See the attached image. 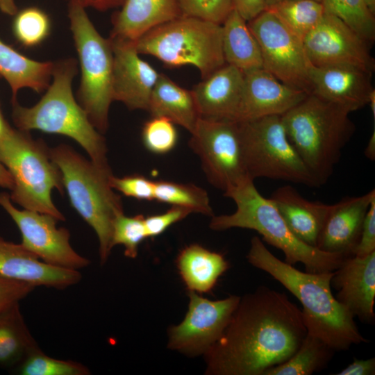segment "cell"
<instances>
[{"label": "cell", "instance_id": "6da1fadb", "mask_svg": "<svg viewBox=\"0 0 375 375\" xmlns=\"http://www.w3.org/2000/svg\"><path fill=\"white\" fill-rule=\"evenodd\" d=\"M307 333L297 305L261 285L240 297L222 336L205 353L207 374L263 375L292 356Z\"/></svg>", "mask_w": 375, "mask_h": 375}, {"label": "cell", "instance_id": "7a4b0ae2", "mask_svg": "<svg viewBox=\"0 0 375 375\" xmlns=\"http://www.w3.org/2000/svg\"><path fill=\"white\" fill-rule=\"evenodd\" d=\"M248 262L278 281L300 301L308 333L335 351L367 342L360 333L353 315L331 292L333 272H301L272 254L258 236H253L247 256Z\"/></svg>", "mask_w": 375, "mask_h": 375}, {"label": "cell", "instance_id": "3957f363", "mask_svg": "<svg viewBox=\"0 0 375 375\" xmlns=\"http://www.w3.org/2000/svg\"><path fill=\"white\" fill-rule=\"evenodd\" d=\"M224 195L233 200L236 210L230 215H213L209 225L211 229L254 230L265 242L284 253L285 262L292 265L301 262L308 272H333L346 258L321 251L297 238L272 201L258 191L251 178H247L229 188Z\"/></svg>", "mask_w": 375, "mask_h": 375}, {"label": "cell", "instance_id": "277c9868", "mask_svg": "<svg viewBox=\"0 0 375 375\" xmlns=\"http://www.w3.org/2000/svg\"><path fill=\"white\" fill-rule=\"evenodd\" d=\"M350 113L310 93L281 115L290 142L319 185L332 174L356 131Z\"/></svg>", "mask_w": 375, "mask_h": 375}, {"label": "cell", "instance_id": "5b68a950", "mask_svg": "<svg viewBox=\"0 0 375 375\" xmlns=\"http://www.w3.org/2000/svg\"><path fill=\"white\" fill-rule=\"evenodd\" d=\"M77 74L74 58L53 62V82L42 99L28 108L12 101V119L19 130H40L66 135L74 140L93 162L108 165L105 140L90 122L72 92V81Z\"/></svg>", "mask_w": 375, "mask_h": 375}, {"label": "cell", "instance_id": "8992f818", "mask_svg": "<svg viewBox=\"0 0 375 375\" xmlns=\"http://www.w3.org/2000/svg\"><path fill=\"white\" fill-rule=\"evenodd\" d=\"M49 152L61 172L72 206L97 235L103 265L112 249L114 220L124 212L121 197L110 185V167L85 159L67 144L50 149Z\"/></svg>", "mask_w": 375, "mask_h": 375}, {"label": "cell", "instance_id": "52a82bcc", "mask_svg": "<svg viewBox=\"0 0 375 375\" xmlns=\"http://www.w3.org/2000/svg\"><path fill=\"white\" fill-rule=\"evenodd\" d=\"M0 162L13 181L9 194L12 202L24 209L65 220L51 196L53 189L63 191L61 172L42 141L33 140L27 131L10 127L0 138Z\"/></svg>", "mask_w": 375, "mask_h": 375}, {"label": "cell", "instance_id": "ba28073f", "mask_svg": "<svg viewBox=\"0 0 375 375\" xmlns=\"http://www.w3.org/2000/svg\"><path fill=\"white\" fill-rule=\"evenodd\" d=\"M222 35L220 24L180 16L151 29L135 44L140 54L171 67L194 66L205 78L226 64Z\"/></svg>", "mask_w": 375, "mask_h": 375}, {"label": "cell", "instance_id": "9c48e42d", "mask_svg": "<svg viewBox=\"0 0 375 375\" xmlns=\"http://www.w3.org/2000/svg\"><path fill=\"white\" fill-rule=\"evenodd\" d=\"M68 16L81 66L78 103L92 124L102 133L108 128L113 101L112 44L110 39L97 31L83 6L69 2Z\"/></svg>", "mask_w": 375, "mask_h": 375}, {"label": "cell", "instance_id": "30bf717a", "mask_svg": "<svg viewBox=\"0 0 375 375\" xmlns=\"http://www.w3.org/2000/svg\"><path fill=\"white\" fill-rule=\"evenodd\" d=\"M247 176L319 187L290 142L281 115L238 122Z\"/></svg>", "mask_w": 375, "mask_h": 375}, {"label": "cell", "instance_id": "8fae6325", "mask_svg": "<svg viewBox=\"0 0 375 375\" xmlns=\"http://www.w3.org/2000/svg\"><path fill=\"white\" fill-rule=\"evenodd\" d=\"M190 134L189 146L213 186L224 192L249 178L238 122L199 117Z\"/></svg>", "mask_w": 375, "mask_h": 375}, {"label": "cell", "instance_id": "7c38bea8", "mask_svg": "<svg viewBox=\"0 0 375 375\" xmlns=\"http://www.w3.org/2000/svg\"><path fill=\"white\" fill-rule=\"evenodd\" d=\"M247 25L258 43L263 69L284 84L312 93V65L303 42L268 9L247 22Z\"/></svg>", "mask_w": 375, "mask_h": 375}, {"label": "cell", "instance_id": "4fadbf2b", "mask_svg": "<svg viewBox=\"0 0 375 375\" xmlns=\"http://www.w3.org/2000/svg\"><path fill=\"white\" fill-rule=\"evenodd\" d=\"M0 206L17 226L22 244L40 260L62 269L79 271L90 261L78 253L69 242V231L56 226L58 221L52 215L16 208L10 194L0 193Z\"/></svg>", "mask_w": 375, "mask_h": 375}, {"label": "cell", "instance_id": "5bb4252c", "mask_svg": "<svg viewBox=\"0 0 375 375\" xmlns=\"http://www.w3.org/2000/svg\"><path fill=\"white\" fill-rule=\"evenodd\" d=\"M184 319L170 328L168 347L188 356L206 353L220 338L240 297L231 295L212 301L189 290Z\"/></svg>", "mask_w": 375, "mask_h": 375}, {"label": "cell", "instance_id": "9a60e30c", "mask_svg": "<svg viewBox=\"0 0 375 375\" xmlns=\"http://www.w3.org/2000/svg\"><path fill=\"white\" fill-rule=\"evenodd\" d=\"M303 44L315 67L349 66L373 74L375 60L370 45L338 18L324 13Z\"/></svg>", "mask_w": 375, "mask_h": 375}, {"label": "cell", "instance_id": "2e32d148", "mask_svg": "<svg viewBox=\"0 0 375 375\" xmlns=\"http://www.w3.org/2000/svg\"><path fill=\"white\" fill-rule=\"evenodd\" d=\"M113 52L112 98L131 110H148L160 74L140 57L134 42L110 38Z\"/></svg>", "mask_w": 375, "mask_h": 375}, {"label": "cell", "instance_id": "e0dca14e", "mask_svg": "<svg viewBox=\"0 0 375 375\" xmlns=\"http://www.w3.org/2000/svg\"><path fill=\"white\" fill-rule=\"evenodd\" d=\"M290 87L263 68L244 73V82L235 122L283 115L307 95Z\"/></svg>", "mask_w": 375, "mask_h": 375}, {"label": "cell", "instance_id": "ac0fdd59", "mask_svg": "<svg viewBox=\"0 0 375 375\" xmlns=\"http://www.w3.org/2000/svg\"><path fill=\"white\" fill-rule=\"evenodd\" d=\"M331 286L335 298L365 323L374 319L375 251L365 256L346 257L333 271Z\"/></svg>", "mask_w": 375, "mask_h": 375}, {"label": "cell", "instance_id": "d6986e66", "mask_svg": "<svg viewBox=\"0 0 375 375\" xmlns=\"http://www.w3.org/2000/svg\"><path fill=\"white\" fill-rule=\"evenodd\" d=\"M374 189L358 197H347L333 203L317 239L321 251L353 256L361 234L365 217L373 198Z\"/></svg>", "mask_w": 375, "mask_h": 375}, {"label": "cell", "instance_id": "ffe728a7", "mask_svg": "<svg viewBox=\"0 0 375 375\" xmlns=\"http://www.w3.org/2000/svg\"><path fill=\"white\" fill-rule=\"evenodd\" d=\"M372 74L349 66L315 67L310 70L312 93L351 112L369 103L374 90Z\"/></svg>", "mask_w": 375, "mask_h": 375}, {"label": "cell", "instance_id": "44dd1931", "mask_svg": "<svg viewBox=\"0 0 375 375\" xmlns=\"http://www.w3.org/2000/svg\"><path fill=\"white\" fill-rule=\"evenodd\" d=\"M0 275L24 282L35 288L65 290L80 282V271L56 267L44 263L22 244L0 236Z\"/></svg>", "mask_w": 375, "mask_h": 375}, {"label": "cell", "instance_id": "7402d4cb", "mask_svg": "<svg viewBox=\"0 0 375 375\" xmlns=\"http://www.w3.org/2000/svg\"><path fill=\"white\" fill-rule=\"evenodd\" d=\"M244 73L225 64L194 87L192 92L200 117L235 121Z\"/></svg>", "mask_w": 375, "mask_h": 375}, {"label": "cell", "instance_id": "603a6c76", "mask_svg": "<svg viewBox=\"0 0 375 375\" xmlns=\"http://www.w3.org/2000/svg\"><path fill=\"white\" fill-rule=\"evenodd\" d=\"M269 199L294 235L306 244L316 247L332 204L309 201L290 185L278 188Z\"/></svg>", "mask_w": 375, "mask_h": 375}, {"label": "cell", "instance_id": "cb8c5ba5", "mask_svg": "<svg viewBox=\"0 0 375 375\" xmlns=\"http://www.w3.org/2000/svg\"><path fill=\"white\" fill-rule=\"evenodd\" d=\"M180 16L176 0H125L113 18L110 38L135 43L151 29Z\"/></svg>", "mask_w": 375, "mask_h": 375}, {"label": "cell", "instance_id": "d4e9b609", "mask_svg": "<svg viewBox=\"0 0 375 375\" xmlns=\"http://www.w3.org/2000/svg\"><path fill=\"white\" fill-rule=\"evenodd\" d=\"M148 111L152 117L168 119L190 133L200 117L192 90L160 74L152 91Z\"/></svg>", "mask_w": 375, "mask_h": 375}, {"label": "cell", "instance_id": "484cf974", "mask_svg": "<svg viewBox=\"0 0 375 375\" xmlns=\"http://www.w3.org/2000/svg\"><path fill=\"white\" fill-rule=\"evenodd\" d=\"M53 62L32 60L4 43L0 39V77L10 87L12 101L17 92L24 88L36 92L47 90L52 76Z\"/></svg>", "mask_w": 375, "mask_h": 375}, {"label": "cell", "instance_id": "4316f807", "mask_svg": "<svg viewBox=\"0 0 375 375\" xmlns=\"http://www.w3.org/2000/svg\"><path fill=\"white\" fill-rule=\"evenodd\" d=\"M222 28V51L225 62L243 73L263 68L258 43L250 31L247 22L233 9Z\"/></svg>", "mask_w": 375, "mask_h": 375}, {"label": "cell", "instance_id": "83f0119b", "mask_svg": "<svg viewBox=\"0 0 375 375\" xmlns=\"http://www.w3.org/2000/svg\"><path fill=\"white\" fill-rule=\"evenodd\" d=\"M181 278L189 290L208 292L228 269L224 256L193 244L185 247L176 260Z\"/></svg>", "mask_w": 375, "mask_h": 375}, {"label": "cell", "instance_id": "f1b7e54d", "mask_svg": "<svg viewBox=\"0 0 375 375\" xmlns=\"http://www.w3.org/2000/svg\"><path fill=\"white\" fill-rule=\"evenodd\" d=\"M38 348L25 323L19 303L0 313V367L15 369Z\"/></svg>", "mask_w": 375, "mask_h": 375}, {"label": "cell", "instance_id": "f546056e", "mask_svg": "<svg viewBox=\"0 0 375 375\" xmlns=\"http://www.w3.org/2000/svg\"><path fill=\"white\" fill-rule=\"evenodd\" d=\"M334 353L322 340L307 333L292 356L268 369L263 375H310L326 367Z\"/></svg>", "mask_w": 375, "mask_h": 375}, {"label": "cell", "instance_id": "4dcf8cb0", "mask_svg": "<svg viewBox=\"0 0 375 375\" xmlns=\"http://www.w3.org/2000/svg\"><path fill=\"white\" fill-rule=\"evenodd\" d=\"M267 9L302 42L324 15L322 3L314 0H281Z\"/></svg>", "mask_w": 375, "mask_h": 375}, {"label": "cell", "instance_id": "1f68e13d", "mask_svg": "<svg viewBox=\"0 0 375 375\" xmlns=\"http://www.w3.org/2000/svg\"><path fill=\"white\" fill-rule=\"evenodd\" d=\"M153 200L172 206L184 208L192 212L213 216L207 192L194 184L168 181H155Z\"/></svg>", "mask_w": 375, "mask_h": 375}, {"label": "cell", "instance_id": "d6a6232c", "mask_svg": "<svg viewBox=\"0 0 375 375\" xmlns=\"http://www.w3.org/2000/svg\"><path fill=\"white\" fill-rule=\"evenodd\" d=\"M324 13L333 15L370 46L375 40V18L364 0H322Z\"/></svg>", "mask_w": 375, "mask_h": 375}, {"label": "cell", "instance_id": "836d02e7", "mask_svg": "<svg viewBox=\"0 0 375 375\" xmlns=\"http://www.w3.org/2000/svg\"><path fill=\"white\" fill-rule=\"evenodd\" d=\"M20 375H88L90 371L84 365L51 358L40 348L30 353L14 369Z\"/></svg>", "mask_w": 375, "mask_h": 375}, {"label": "cell", "instance_id": "e575fe53", "mask_svg": "<svg viewBox=\"0 0 375 375\" xmlns=\"http://www.w3.org/2000/svg\"><path fill=\"white\" fill-rule=\"evenodd\" d=\"M12 31L15 38L27 47H35L49 35L51 23L48 15L36 7L26 8L15 15Z\"/></svg>", "mask_w": 375, "mask_h": 375}, {"label": "cell", "instance_id": "d590c367", "mask_svg": "<svg viewBox=\"0 0 375 375\" xmlns=\"http://www.w3.org/2000/svg\"><path fill=\"white\" fill-rule=\"evenodd\" d=\"M147 238L143 215L128 217L122 212L116 217L112 226V248L122 244L124 247V255L135 258L140 244Z\"/></svg>", "mask_w": 375, "mask_h": 375}, {"label": "cell", "instance_id": "8d00e7d4", "mask_svg": "<svg viewBox=\"0 0 375 375\" xmlns=\"http://www.w3.org/2000/svg\"><path fill=\"white\" fill-rule=\"evenodd\" d=\"M175 124L167 118L152 117L142 128L144 145L151 152L165 154L172 151L178 140Z\"/></svg>", "mask_w": 375, "mask_h": 375}, {"label": "cell", "instance_id": "74e56055", "mask_svg": "<svg viewBox=\"0 0 375 375\" xmlns=\"http://www.w3.org/2000/svg\"><path fill=\"white\" fill-rule=\"evenodd\" d=\"M181 16L222 25L233 10V0H176Z\"/></svg>", "mask_w": 375, "mask_h": 375}, {"label": "cell", "instance_id": "f35d334b", "mask_svg": "<svg viewBox=\"0 0 375 375\" xmlns=\"http://www.w3.org/2000/svg\"><path fill=\"white\" fill-rule=\"evenodd\" d=\"M110 185L114 190L126 197L139 200L154 199L155 181L144 176L135 174L116 177L112 175L110 177Z\"/></svg>", "mask_w": 375, "mask_h": 375}, {"label": "cell", "instance_id": "ab89813d", "mask_svg": "<svg viewBox=\"0 0 375 375\" xmlns=\"http://www.w3.org/2000/svg\"><path fill=\"white\" fill-rule=\"evenodd\" d=\"M192 212L186 208L172 206L165 212L144 218L147 238H153L164 233L172 224L183 219Z\"/></svg>", "mask_w": 375, "mask_h": 375}, {"label": "cell", "instance_id": "60d3db41", "mask_svg": "<svg viewBox=\"0 0 375 375\" xmlns=\"http://www.w3.org/2000/svg\"><path fill=\"white\" fill-rule=\"evenodd\" d=\"M35 288L28 283L0 275V313L19 302Z\"/></svg>", "mask_w": 375, "mask_h": 375}, {"label": "cell", "instance_id": "b9f144b4", "mask_svg": "<svg viewBox=\"0 0 375 375\" xmlns=\"http://www.w3.org/2000/svg\"><path fill=\"white\" fill-rule=\"evenodd\" d=\"M375 251V197L372 200L365 217L360 238L353 256H365Z\"/></svg>", "mask_w": 375, "mask_h": 375}, {"label": "cell", "instance_id": "7bdbcfd3", "mask_svg": "<svg viewBox=\"0 0 375 375\" xmlns=\"http://www.w3.org/2000/svg\"><path fill=\"white\" fill-rule=\"evenodd\" d=\"M233 9L249 22L267 10L266 0H233Z\"/></svg>", "mask_w": 375, "mask_h": 375}, {"label": "cell", "instance_id": "ee69618b", "mask_svg": "<svg viewBox=\"0 0 375 375\" xmlns=\"http://www.w3.org/2000/svg\"><path fill=\"white\" fill-rule=\"evenodd\" d=\"M335 375H374L375 358L360 360L356 358L353 362Z\"/></svg>", "mask_w": 375, "mask_h": 375}, {"label": "cell", "instance_id": "f6af8a7d", "mask_svg": "<svg viewBox=\"0 0 375 375\" xmlns=\"http://www.w3.org/2000/svg\"><path fill=\"white\" fill-rule=\"evenodd\" d=\"M80 4L84 8H92L99 11L108 10L122 6L125 0H69Z\"/></svg>", "mask_w": 375, "mask_h": 375}, {"label": "cell", "instance_id": "bcb514c9", "mask_svg": "<svg viewBox=\"0 0 375 375\" xmlns=\"http://www.w3.org/2000/svg\"><path fill=\"white\" fill-rule=\"evenodd\" d=\"M12 186L13 181L10 172L0 162V187L11 190Z\"/></svg>", "mask_w": 375, "mask_h": 375}, {"label": "cell", "instance_id": "7dc6e473", "mask_svg": "<svg viewBox=\"0 0 375 375\" xmlns=\"http://www.w3.org/2000/svg\"><path fill=\"white\" fill-rule=\"evenodd\" d=\"M0 10L5 14L15 15L17 12L15 0H0Z\"/></svg>", "mask_w": 375, "mask_h": 375}, {"label": "cell", "instance_id": "c3c4849f", "mask_svg": "<svg viewBox=\"0 0 375 375\" xmlns=\"http://www.w3.org/2000/svg\"><path fill=\"white\" fill-rule=\"evenodd\" d=\"M365 156L372 160L375 158V130H374L365 151Z\"/></svg>", "mask_w": 375, "mask_h": 375}, {"label": "cell", "instance_id": "681fc988", "mask_svg": "<svg viewBox=\"0 0 375 375\" xmlns=\"http://www.w3.org/2000/svg\"><path fill=\"white\" fill-rule=\"evenodd\" d=\"M11 126L4 119L0 110V138L3 137Z\"/></svg>", "mask_w": 375, "mask_h": 375}, {"label": "cell", "instance_id": "f907efd6", "mask_svg": "<svg viewBox=\"0 0 375 375\" xmlns=\"http://www.w3.org/2000/svg\"><path fill=\"white\" fill-rule=\"evenodd\" d=\"M368 104L370 106L374 119L375 117V90L372 92Z\"/></svg>", "mask_w": 375, "mask_h": 375}, {"label": "cell", "instance_id": "816d5d0a", "mask_svg": "<svg viewBox=\"0 0 375 375\" xmlns=\"http://www.w3.org/2000/svg\"><path fill=\"white\" fill-rule=\"evenodd\" d=\"M366 5L370 11L374 14L375 12V0H364Z\"/></svg>", "mask_w": 375, "mask_h": 375}, {"label": "cell", "instance_id": "f5cc1de1", "mask_svg": "<svg viewBox=\"0 0 375 375\" xmlns=\"http://www.w3.org/2000/svg\"><path fill=\"white\" fill-rule=\"evenodd\" d=\"M266 1H267V8H269V7L278 3L281 0H266Z\"/></svg>", "mask_w": 375, "mask_h": 375}, {"label": "cell", "instance_id": "db71d44e", "mask_svg": "<svg viewBox=\"0 0 375 375\" xmlns=\"http://www.w3.org/2000/svg\"><path fill=\"white\" fill-rule=\"evenodd\" d=\"M314 1H319V2L322 1V0H314Z\"/></svg>", "mask_w": 375, "mask_h": 375}]
</instances>
